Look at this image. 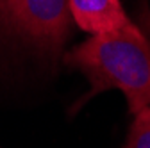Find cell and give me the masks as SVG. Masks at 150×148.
<instances>
[{
    "instance_id": "cell-1",
    "label": "cell",
    "mask_w": 150,
    "mask_h": 148,
    "mask_svg": "<svg viewBox=\"0 0 150 148\" xmlns=\"http://www.w3.org/2000/svg\"><path fill=\"white\" fill-rule=\"evenodd\" d=\"M64 61L88 77L91 95L120 89L132 116L150 107V41L138 25L93 34Z\"/></svg>"
},
{
    "instance_id": "cell-2",
    "label": "cell",
    "mask_w": 150,
    "mask_h": 148,
    "mask_svg": "<svg viewBox=\"0 0 150 148\" xmlns=\"http://www.w3.org/2000/svg\"><path fill=\"white\" fill-rule=\"evenodd\" d=\"M0 18L41 48H59L73 22L68 0H4Z\"/></svg>"
},
{
    "instance_id": "cell-3",
    "label": "cell",
    "mask_w": 150,
    "mask_h": 148,
    "mask_svg": "<svg viewBox=\"0 0 150 148\" xmlns=\"http://www.w3.org/2000/svg\"><path fill=\"white\" fill-rule=\"evenodd\" d=\"M73 23L84 32L102 34L132 23L120 0H68Z\"/></svg>"
},
{
    "instance_id": "cell-4",
    "label": "cell",
    "mask_w": 150,
    "mask_h": 148,
    "mask_svg": "<svg viewBox=\"0 0 150 148\" xmlns=\"http://www.w3.org/2000/svg\"><path fill=\"white\" fill-rule=\"evenodd\" d=\"M123 148H150V107L134 114Z\"/></svg>"
},
{
    "instance_id": "cell-5",
    "label": "cell",
    "mask_w": 150,
    "mask_h": 148,
    "mask_svg": "<svg viewBox=\"0 0 150 148\" xmlns=\"http://www.w3.org/2000/svg\"><path fill=\"white\" fill-rule=\"evenodd\" d=\"M2 2H4V0H0V9H2Z\"/></svg>"
}]
</instances>
